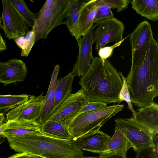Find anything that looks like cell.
I'll return each instance as SVG.
<instances>
[{
	"label": "cell",
	"mask_w": 158,
	"mask_h": 158,
	"mask_svg": "<svg viewBox=\"0 0 158 158\" xmlns=\"http://www.w3.org/2000/svg\"><path fill=\"white\" fill-rule=\"evenodd\" d=\"M17 45L22 50L25 47V40L24 36L16 37L13 39Z\"/></svg>",
	"instance_id": "obj_34"
},
{
	"label": "cell",
	"mask_w": 158,
	"mask_h": 158,
	"mask_svg": "<svg viewBox=\"0 0 158 158\" xmlns=\"http://www.w3.org/2000/svg\"><path fill=\"white\" fill-rule=\"evenodd\" d=\"M6 48V43L0 33V52L5 50Z\"/></svg>",
	"instance_id": "obj_37"
},
{
	"label": "cell",
	"mask_w": 158,
	"mask_h": 158,
	"mask_svg": "<svg viewBox=\"0 0 158 158\" xmlns=\"http://www.w3.org/2000/svg\"><path fill=\"white\" fill-rule=\"evenodd\" d=\"M69 0H58L55 5L37 15L35 24L32 29L35 32V42L40 39H46L49 33L57 26L64 24Z\"/></svg>",
	"instance_id": "obj_6"
},
{
	"label": "cell",
	"mask_w": 158,
	"mask_h": 158,
	"mask_svg": "<svg viewBox=\"0 0 158 158\" xmlns=\"http://www.w3.org/2000/svg\"><path fill=\"white\" fill-rule=\"evenodd\" d=\"M2 135L6 139L33 133H43L41 125L36 121L26 120L7 121Z\"/></svg>",
	"instance_id": "obj_16"
},
{
	"label": "cell",
	"mask_w": 158,
	"mask_h": 158,
	"mask_svg": "<svg viewBox=\"0 0 158 158\" xmlns=\"http://www.w3.org/2000/svg\"><path fill=\"white\" fill-rule=\"evenodd\" d=\"M99 156V158H123L121 156L114 155H100Z\"/></svg>",
	"instance_id": "obj_38"
},
{
	"label": "cell",
	"mask_w": 158,
	"mask_h": 158,
	"mask_svg": "<svg viewBox=\"0 0 158 158\" xmlns=\"http://www.w3.org/2000/svg\"><path fill=\"white\" fill-rule=\"evenodd\" d=\"M131 145L125 137L118 130L115 128L114 133L106 147L100 155H114L127 158V151Z\"/></svg>",
	"instance_id": "obj_19"
},
{
	"label": "cell",
	"mask_w": 158,
	"mask_h": 158,
	"mask_svg": "<svg viewBox=\"0 0 158 158\" xmlns=\"http://www.w3.org/2000/svg\"><path fill=\"white\" fill-rule=\"evenodd\" d=\"M110 139V136L99 130L73 140L75 146L82 151L100 154L105 149Z\"/></svg>",
	"instance_id": "obj_14"
},
{
	"label": "cell",
	"mask_w": 158,
	"mask_h": 158,
	"mask_svg": "<svg viewBox=\"0 0 158 158\" xmlns=\"http://www.w3.org/2000/svg\"><path fill=\"white\" fill-rule=\"evenodd\" d=\"M30 155V156H31V158H44L43 157H41V156H36V155Z\"/></svg>",
	"instance_id": "obj_42"
},
{
	"label": "cell",
	"mask_w": 158,
	"mask_h": 158,
	"mask_svg": "<svg viewBox=\"0 0 158 158\" xmlns=\"http://www.w3.org/2000/svg\"><path fill=\"white\" fill-rule=\"evenodd\" d=\"M100 1L101 4L115 9L118 13L126 9L131 2L129 0H100Z\"/></svg>",
	"instance_id": "obj_31"
},
{
	"label": "cell",
	"mask_w": 158,
	"mask_h": 158,
	"mask_svg": "<svg viewBox=\"0 0 158 158\" xmlns=\"http://www.w3.org/2000/svg\"><path fill=\"white\" fill-rule=\"evenodd\" d=\"M135 158H158V144L135 152Z\"/></svg>",
	"instance_id": "obj_29"
},
{
	"label": "cell",
	"mask_w": 158,
	"mask_h": 158,
	"mask_svg": "<svg viewBox=\"0 0 158 158\" xmlns=\"http://www.w3.org/2000/svg\"><path fill=\"white\" fill-rule=\"evenodd\" d=\"M89 102L120 103L123 82L119 73L108 59L103 63L98 57L78 82Z\"/></svg>",
	"instance_id": "obj_2"
},
{
	"label": "cell",
	"mask_w": 158,
	"mask_h": 158,
	"mask_svg": "<svg viewBox=\"0 0 158 158\" xmlns=\"http://www.w3.org/2000/svg\"><path fill=\"white\" fill-rule=\"evenodd\" d=\"M89 102L81 88L76 93L71 94L51 114L47 121L54 122L64 119L77 113Z\"/></svg>",
	"instance_id": "obj_12"
},
{
	"label": "cell",
	"mask_w": 158,
	"mask_h": 158,
	"mask_svg": "<svg viewBox=\"0 0 158 158\" xmlns=\"http://www.w3.org/2000/svg\"><path fill=\"white\" fill-rule=\"evenodd\" d=\"M75 77L71 72L65 77L57 79L55 89L54 112L71 94L72 84Z\"/></svg>",
	"instance_id": "obj_22"
},
{
	"label": "cell",
	"mask_w": 158,
	"mask_h": 158,
	"mask_svg": "<svg viewBox=\"0 0 158 158\" xmlns=\"http://www.w3.org/2000/svg\"><path fill=\"white\" fill-rule=\"evenodd\" d=\"M6 127V123H2L0 124V135H2L3 132Z\"/></svg>",
	"instance_id": "obj_39"
},
{
	"label": "cell",
	"mask_w": 158,
	"mask_h": 158,
	"mask_svg": "<svg viewBox=\"0 0 158 158\" xmlns=\"http://www.w3.org/2000/svg\"><path fill=\"white\" fill-rule=\"evenodd\" d=\"M2 11L1 18L5 35L9 40L25 36L29 31L28 24L9 0H2Z\"/></svg>",
	"instance_id": "obj_8"
},
{
	"label": "cell",
	"mask_w": 158,
	"mask_h": 158,
	"mask_svg": "<svg viewBox=\"0 0 158 158\" xmlns=\"http://www.w3.org/2000/svg\"><path fill=\"white\" fill-rule=\"evenodd\" d=\"M58 0H47L43 6L40 11H42L56 5L58 2Z\"/></svg>",
	"instance_id": "obj_35"
},
{
	"label": "cell",
	"mask_w": 158,
	"mask_h": 158,
	"mask_svg": "<svg viewBox=\"0 0 158 158\" xmlns=\"http://www.w3.org/2000/svg\"><path fill=\"white\" fill-rule=\"evenodd\" d=\"M11 149L44 158H81L83 151L73 139L64 140L43 133H33L7 139Z\"/></svg>",
	"instance_id": "obj_3"
},
{
	"label": "cell",
	"mask_w": 158,
	"mask_h": 158,
	"mask_svg": "<svg viewBox=\"0 0 158 158\" xmlns=\"http://www.w3.org/2000/svg\"><path fill=\"white\" fill-rule=\"evenodd\" d=\"M95 28L94 25L90 31L77 41L78 54L71 72L75 76H83L88 70L94 59L92 48L94 43L93 32Z\"/></svg>",
	"instance_id": "obj_10"
},
{
	"label": "cell",
	"mask_w": 158,
	"mask_h": 158,
	"mask_svg": "<svg viewBox=\"0 0 158 158\" xmlns=\"http://www.w3.org/2000/svg\"><path fill=\"white\" fill-rule=\"evenodd\" d=\"M81 158H99V156H83Z\"/></svg>",
	"instance_id": "obj_43"
},
{
	"label": "cell",
	"mask_w": 158,
	"mask_h": 158,
	"mask_svg": "<svg viewBox=\"0 0 158 158\" xmlns=\"http://www.w3.org/2000/svg\"><path fill=\"white\" fill-rule=\"evenodd\" d=\"M107 104L106 103L101 102L89 101L86 105L83 106L77 113L68 117L65 119L72 118L83 113L98 110L106 106Z\"/></svg>",
	"instance_id": "obj_27"
},
{
	"label": "cell",
	"mask_w": 158,
	"mask_h": 158,
	"mask_svg": "<svg viewBox=\"0 0 158 158\" xmlns=\"http://www.w3.org/2000/svg\"><path fill=\"white\" fill-rule=\"evenodd\" d=\"M135 118L154 134H158V105L157 103L154 102L149 105L139 108Z\"/></svg>",
	"instance_id": "obj_18"
},
{
	"label": "cell",
	"mask_w": 158,
	"mask_h": 158,
	"mask_svg": "<svg viewBox=\"0 0 158 158\" xmlns=\"http://www.w3.org/2000/svg\"><path fill=\"white\" fill-rule=\"evenodd\" d=\"M132 8L137 13L152 21L158 20V0H133Z\"/></svg>",
	"instance_id": "obj_20"
},
{
	"label": "cell",
	"mask_w": 158,
	"mask_h": 158,
	"mask_svg": "<svg viewBox=\"0 0 158 158\" xmlns=\"http://www.w3.org/2000/svg\"><path fill=\"white\" fill-rule=\"evenodd\" d=\"M31 95L25 102L10 110L6 115L7 121L26 120L36 121L40 117L45 96Z\"/></svg>",
	"instance_id": "obj_11"
},
{
	"label": "cell",
	"mask_w": 158,
	"mask_h": 158,
	"mask_svg": "<svg viewBox=\"0 0 158 158\" xmlns=\"http://www.w3.org/2000/svg\"><path fill=\"white\" fill-rule=\"evenodd\" d=\"M30 96L26 94L0 95V113L15 108L27 101Z\"/></svg>",
	"instance_id": "obj_23"
},
{
	"label": "cell",
	"mask_w": 158,
	"mask_h": 158,
	"mask_svg": "<svg viewBox=\"0 0 158 158\" xmlns=\"http://www.w3.org/2000/svg\"><path fill=\"white\" fill-rule=\"evenodd\" d=\"M5 140V138L2 135H0V145Z\"/></svg>",
	"instance_id": "obj_41"
},
{
	"label": "cell",
	"mask_w": 158,
	"mask_h": 158,
	"mask_svg": "<svg viewBox=\"0 0 158 158\" xmlns=\"http://www.w3.org/2000/svg\"><path fill=\"white\" fill-rule=\"evenodd\" d=\"M123 105L107 106L98 110L81 113L74 118L64 119L73 140L99 130L108 120L122 110Z\"/></svg>",
	"instance_id": "obj_4"
},
{
	"label": "cell",
	"mask_w": 158,
	"mask_h": 158,
	"mask_svg": "<svg viewBox=\"0 0 158 158\" xmlns=\"http://www.w3.org/2000/svg\"><path fill=\"white\" fill-rule=\"evenodd\" d=\"M60 66H54L46 95L45 96L40 115L36 121L42 125L44 123L53 112L55 107V89Z\"/></svg>",
	"instance_id": "obj_17"
},
{
	"label": "cell",
	"mask_w": 158,
	"mask_h": 158,
	"mask_svg": "<svg viewBox=\"0 0 158 158\" xmlns=\"http://www.w3.org/2000/svg\"><path fill=\"white\" fill-rule=\"evenodd\" d=\"M84 1V0H69L66 17L73 12L80 10Z\"/></svg>",
	"instance_id": "obj_33"
},
{
	"label": "cell",
	"mask_w": 158,
	"mask_h": 158,
	"mask_svg": "<svg viewBox=\"0 0 158 158\" xmlns=\"http://www.w3.org/2000/svg\"><path fill=\"white\" fill-rule=\"evenodd\" d=\"M8 158H31V157L29 154L23 152L16 153Z\"/></svg>",
	"instance_id": "obj_36"
},
{
	"label": "cell",
	"mask_w": 158,
	"mask_h": 158,
	"mask_svg": "<svg viewBox=\"0 0 158 158\" xmlns=\"http://www.w3.org/2000/svg\"><path fill=\"white\" fill-rule=\"evenodd\" d=\"M42 133L46 136L61 140L73 139L66 126L64 119L46 122L41 126Z\"/></svg>",
	"instance_id": "obj_21"
},
{
	"label": "cell",
	"mask_w": 158,
	"mask_h": 158,
	"mask_svg": "<svg viewBox=\"0 0 158 158\" xmlns=\"http://www.w3.org/2000/svg\"><path fill=\"white\" fill-rule=\"evenodd\" d=\"M95 25L93 36L96 51L110 43H116L123 39L124 25L114 17L99 21Z\"/></svg>",
	"instance_id": "obj_7"
},
{
	"label": "cell",
	"mask_w": 158,
	"mask_h": 158,
	"mask_svg": "<svg viewBox=\"0 0 158 158\" xmlns=\"http://www.w3.org/2000/svg\"><path fill=\"white\" fill-rule=\"evenodd\" d=\"M130 35L123 38L121 40L116 43L114 45L109 46L103 47L101 48L98 51L99 58L103 63L105 60L109 58L113 54L114 50L115 48L119 46L124 40L129 37Z\"/></svg>",
	"instance_id": "obj_28"
},
{
	"label": "cell",
	"mask_w": 158,
	"mask_h": 158,
	"mask_svg": "<svg viewBox=\"0 0 158 158\" xmlns=\"http://www.w3.org/2000/svg\"><path fill=\"white\" fill-rule=\"evenodd\" d=\"M119 74L123 80V84L119 94V98L121 102L123 101L127 102L128 108L132 112L133 117H136V112L131 102L130 97L128 89L127 78L125 77L122 73L119 72Z\"/></svg>",
	"instance_id": "obj_26"
},
{
	"label": "cell",
	"mask_w": 158,
	"mask_h": 158,
	"mask_svg": "<svg viewBox=\"0 0 158 158\" xmlns=\"http://www.w3.org/2000/svg\"><path fill=\"white\" fill-rule=\"evenodd\" d=\"M101 5L100 0H84L79 11L78 27L81 37L88 33L94 25V20L98 8Z\"/></svg>",
	"instance_id": "obj_15"
},
{
	"label": "cell",
	"mask_w": 158,
	"mask_h": 158,
	"mask_svg": "<svg viewBox=\"0 0 158 158\" xmlns=\"http://www.w3.org/2000/svg\"><path fill=\"white\" fill-rule=\"evenodd\" d=\"M129 37L131 48V67L143 58L154 39L151 25L147 20L142 22L137 25Z\"/></svg>",
	"instance_id": "obj_9"
},
{
	"label": "cell",
	"mask_w": 158,
	"mask_h": 158,
	"mask_svg": "<svg viewBox=\"0 0 158 158\" xmlns=\"http://www.w3.org/2000/svg\"><path fill=\"white\" fill-rule=\"evenodd\" d=\"M25 47L21 52V56L27 57L29 55L35 42V35L33 29L29 31L24 36Z\"/></svg>",
	"instance_id": "obj_30"
},
{
	"label": "cell",
	"mask_w": 158,
	"mask_h": 158,
	"mask_svg": "<svg viewBox=\"0 0 158 158\" xmlns=\"http://www.w3.org/2000/svg\"><path fill=\"white\" fill-rule=\"evenodd\" d=\"M127 79L131 103L142 108L154 102L158 96V44L154 39L142 59L131 67Z\"/></svg>",
	"instance_id": "obj_1"
},
{
	"label": "cell",
	"mask_w": 158,
	"mask_h": 158,
	"mask_svg": "<svg viewBox=\"0 0 158 158\" xmlns=\"http://www.w3.org/2000/svg\"><path fill=\"white\" fill-rule=\"evenodd\" d=\"M5 120V118L2 113H0V124L2 123Z\"/></svg>",
	"instance_id": "obj_40"
},
{
	"label": "cell",
	"mask_w": 158,
	"mask_h": 158,
	"mask_svg": "<svg viewBox=\"0 0 158 158\" xmlns=\"http://www.w3.org/2000/svg\"><path fill=\"white\" fill-rule=\"evenodd\" d=\"M115 129L118 130L131 144L135 152L154 145V135L150 130L133 117L129 118H118L115 120Z\"/></svg>",
	"instance_id": "obj_5"
},
{
	"label": "cell",
	"mask_w": 158,
	"mask_h": 158,
	"mask_svg": "<svg viewBox=\"0 0 158 158\" xmlns=\"http://www.w3.org/2000/svg\"><path fill=\"white\" fill-rule=\"evenodd\" d=\"M111 9L109 6L101 4L98 8L94 18V24L99 21L114 17V15Z\"/></svg>",
	"instance_id": "obj_32"
},
{
	"label": "cell",
	"mask_w": 158,
	"mask_h": 158,
	"mask_svg": "<svg viewBox=\"0 0 158 158\" xmlns=\"http://www.w3.org/2000/svg\"></svg>",
	"instance_id": "obj_44"
},
{
	"label": "cell",
	"mask_w": 158,
	"mask_h": 158,
	"mask_svg": "<svg viewBox=\"0 0 158 158\" xmlns=\"http://www.w3.org/2000/svg\"><path fill=\"white\" fill-rule=\"evenodd\" d=\"M79 11H75L66 17V20L64 21V24L66 25L71 35L76 38L77 41L81 38L78 27Z\"/></svg>",
	"instance_id": "obj_25"
},
{
	"label": "cell",
	"mask_w": 158,
	"mask_h": 158,
	"mask_svg": "<svg viewBox=\"0 0 158 158\" xmlns=\"http://www.w3.org/2000/svg\"><path fill=\"white\" fill-rule=\"evenodd\" d=\"M10 3L26 21L29 27L32 28L36 21L37 15L32 12L23 0H9Z\"/></svg>",
	"instance_id": "obj_24"
},
{
	"label": "cell",
	"mask_w": 158,
	"mask_h": 158,
	"mask_svg": "<svg viewBox=\"0 0 158 158\" xmlns=\"http://www.w3.org/2000/svg\"><path fill=\"white\" fill-rule=\"evenodd\" d=\"M27 72L26 64L21 60L14 58L0 62V82L5 85L23 81Z\"/></svg>",
	"instance_id": "obj_13"
}]
</instances>
